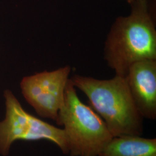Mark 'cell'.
Returning a JSON list of instances; mask_svg holds the SVG:
<instances>
[{"label": "cell", "mask_w": 156, "mask_h": 156, "mask_svg": "<svg viewBox=\"0 0 156 156\" xmlns=\"http://www.w3.org/2000/svg\"><path fill=\"white\" fill-rule=\"evenodd\" d=\"M130 15L119 17L106 40L105 56L117 75L136 62L156 59V31L147 0H135Z\"/></svg>", "instance_id": "6da1fadb"}, {"label": "cell", "mask_w": 156, "mask_h": 156, "mask_svg": "<svg viewBox=\"0 0 156 156\" xmlns=\"http://www.w3.org/2000/svg\"><path fill=\"white\" fill-rule=\"evenodd\" d=\"M5 116L0 120V155H9L17 140H46L55 144L64 154H68L66 136L58 128L30 114L23 108L11 90L4 91Z\"/></svg>", "instance_id": "277c9868"}, {"label": "cell", "mask_w": 156, "mask_h": 156, "mask_svg": "<svg viewBox=\"0 0 156 156\" xmlns=\"http://www.w3.org/2000/svg\"><path fill=\"white\" fill-rule=\"evenodd\" d=\"M135 106L143 118L156 119V62H136L128 68L126 76Z\"/></svg>", "instance_id": "8992f818"}, {"label": "cell", "mask_w": 156, "mask_h": 156, "mask_svg": "<svg viewBox=\"0 0 156 156\" xmlns=\"http://www.w3.org/2000/svg\"><path fill=\"white\" fill-rule=\"evenodd\" d=\"M98 156H156V139L133 135L113 137Z\"/></svg>", "instance_id": "52a82bcc"}, {"label": "cell", "mask_w": 156, "mask_h": 156, "mask_svg": "<svg viewBox=\"0 0 156 156\" xmlns=\"http://www.w3.org/2000/svg\"><path fill=\"white\" fill-rule=\"evenodd\" d=\"M127 1H128V2H129V3L131 4V3H132L133 1H134L135 0H127Z\"/></svg>", "instance_id": "ba28073f"}, {"label": "cell", "mask_w": 156, "mask_h": 156, "mask_svg": "<svg viewBox=\"0 0 156 156\" xmlns=\"http://www.w3.org/2000/svg\"><path fill=\"white\" fill-rule=\"evenodd\" d=\"M71 80L87 96L113 137L142 135L144 118L135 106L125 76L116 75L111 79L99 80L75 75Z\"/></svg>", "instance_id": "7a4b0ae2"}, {"label": "cell", "mask_w": 156, "mask_h": 156, "mask_svg": "<svg viewBox=\"0 0 156 156\" xmlns=\"http://www.w3.org/2000/svg\"><path fill=\"white\" fill-rule=\"evenodd\" d=\"M56 123L64 127L70 156H98L113 138L102 119L79 98L69 79Z\"/></svg>", "instance_id": "3957f363"}, {"label": "cell", "mask_w": 156, "mask_h": 156, "mask_svg": "<svg viewBox=\"0 0 156 156\" xmlns=\"http://www.w3.org/2000/svg\"><path fill=\"white\" fill-rule=\"evenodd\" d=\"M70 71V67H64L23 78V96L39 116L57 122Z\"/></svg>", "instance_id": "5b68a950"}]
</instances>
